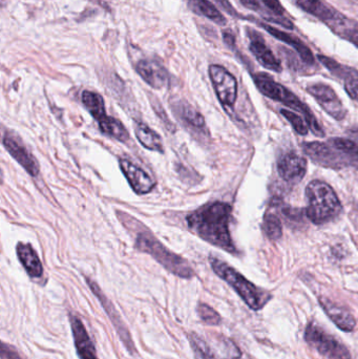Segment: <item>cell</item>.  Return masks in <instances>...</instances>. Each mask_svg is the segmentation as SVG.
<instances>
[{"instance_id": "15", "label": "cell", "mask_w": 358, "mask_h": 359, "mask_svg": "<svg viewBox=\"0 0 358 359\" xmlns=\"http://www.w3.org/2000/svg\"><path fill=\"white\" fill-rule=\"evenodd\" d=\"M247 36L249 38V48L252 50L256 60L265 67L270 71L281 73V62L277 60V57L273 54V50L265 43L262 36L252 29H247Z\"/></svg>"}, {"instance_id": "31", "label": "cell", "mask_w": 358, "mask_h": 359, "mask_svg": "<svg viewBox=\"0 0 358 359\" xmlns=\"http://www.w3.org/2000/svg\"><path fill=\"white\" fill-rule=\"evenodd\" d=\"M281 114L282 116H284V117L289 121L294 130H296L298 135L306 136V135L308 134V124H307V122H305V120L303 119L301 116L296 115V113L288 111V109H281Z\"/></svg>"}, {"instance_id": "8", "label": "cell", "mask_w": 358, "mask_h": 359, "mask_svg": "<svg viewBox=\"0 0 358 359\" xmlns=\"http://www.w3.org/2000/svg\"><path fill=\"white\" fill-rule=\"evenodd\" d=\"M209 76L221 104L229 114H233L237 97V82L235 76L218 65H210Z\"/></svg>"}, {"instance_id": "27", "label": "cell", "mask_w": 358, "mask_h": 359, "mask_svg": "<svg viewBox=\"0 0 358 359\" xmlns=\"http://www.w3.org/2000/svg\"><path fill=\"white\" fill-rule=\"evenodd\" d=\"M263 227H264L267 238H270L271 241L280 240L283 236L281 219L273 213H266L265 215Z\"/></svg>"}, {"instance_id": "19", "label": "cell", "mask_w": 358, "mask_h": 359, "mask_svg": "<svg viewBox=\"0 0 358 359\" xmlns=\"http://www.w3.org/2000/svg\"><path fill=\"white\" fill-rule=\"evenodd\" d=\"M319 304L328 318L338 326V328L344 332H352L354 330L357 320L348 309L325 297L319 299Z\"/></svg>"}, {"instance_id": "12", "label": "cell", "mask_w": 358, "mask_h": 359, "mask_svg": "<svg viewBox=\"0 0 358 359\" xmlns=\"http://www.w3.org/2000/svg\"><path fill=\"white\" fill-rule=\"evenodd\" d=\"M2 144H4V149L11 154V156L25 168V172L29 176H38L40 166L37 159L32 155L31 151L15 135L6 132L2 139Z\"/></svg>"}, {"instance_id": "6", "label": "cell", "mask_w": 358, "mask_h": 359, "mask_svg": "<svg viewBox=\"0 0 358 359\" xmlns=\"http://www.w3.org/2000/svg\"><path fill=\"white\" fill-rule=\"evenodd\" d=\"M139 224V223H138ZM144 226L137 231L136 248L144 253H149L160 265L167 271L181 278H191L195 276L191 266L184 257L172 252L149 230H143Z\"/></svg>"}, {"instance_id": "13", "label": "cell", "mask_w": 358, "mask_h": 359, "mask_svg": "<svg viewBox=\"0 0 358 359\" xmlns=\"http://www.w3.org/2000/svg\"><path fill=\"white\" fill-rule=\"evenodd\" d=\"M296 4L305 12L323 21L332 31L338 29L347 18L345 15L328 6L323 0H296Z\"/></svg>"}, {"instance_id": "4", "label": "cell", "mask_w": 358, "mask_h": 359, "mask_svg": "<svg viewBox=\"0 0 358 359\" xmlns=\"http://www.w3.org/2000/svg\"><path fill=\"white\" fill-rule=\"evenodd\" d=\"M209 262L214 273L233 287L250 309L259 311L270 301L271 295L268 292L252 284L228 264L214 257H209Z\"/></svg>"}, {"instance_id": "30", "label": "cell", "mask_w": 358, "mask_h": 359, "mask_svg": "<svg viewBox=\"0 0 358 359\" xmlns=\"http://www.w3.org/2000/svg\"><path fill=\"white\" fill-rule=\"evenodd\" d=\"M198 314L200 318L205 323L206 325L209 326H219L222 323L220 314L206 304H199L197 308Z\"/></svg>"}, {"instance_id": "2", "label": "cell", "mask_w": 358, "mask_h": 359, "mask_svg": "<svg viewBox=\"0 0 358 359\" xmlns=\"http://www.w3.org/2000/svg\"><path fill=\"white\" fill-rule=\"evenodd\" d=\"M305 154L317 165L332 170L358 168V145L346 138H332L327 142L303 143Z\"/></svg>"}, {"instance_id": "37", "label": "cell", "mask_w": 358, "mask_h": 359, "mask_svg": "<svg viewBox=\"0 0 358 359\" xmlns=\"http://www.w3.org/2000/svg\"><path fill=\"white\" fill-rule=\"evenodd\" d=\"M223 38H224L225 43H226L227 46H230V48H233V46H235V35L233 34V32H223Z\"/></svg>"}, {"instance_id": "36", "label": "cell", "mask_w": 358, "mask_h": 359, "mask_svg": "<svg viewBox=\"0 0 358 359\" xmlns=\"http://www.w3.org/2000/svg\"><path fill=\"white\" fill-rule=\"evenodd\" d=\"M214 1H216V4H220V6H222V8H224L227 13H229L231 16L240 17V15L237 14V11H235V8H233V6L229 4L228 0H214Z\"/></svg>"}, {"instance_id": "10", "label": "cell", "mask_w": 358, "mask_h": 359, "mask_svg": "<svg viewBox=\"0 0 358 359\" xmlns=\"http://www.w3.org/2000/svg\"><path fill=\"white\" fill-rule=\"evenodd\" d=\"M307 92L317 100L322 109L334 119L342 121L346 118L347 109L331 86L325 83H315L309 86Z\"/></svg>"}, {"instance_id": "1", "label": "cell", "mask_w": 358, "mask_h": 359, "mask_svg": "<svg viewBox=\"0 0 358 359\" xmlns=\"http://www.w3.org/2000/svg\"><path fill=\"white\" fill-rule=\"evenodd\" d=\"M231 211L228 203H209L187 215V226L205 242L235 255L237 251L229 231Z\"/></svg>"}, {"instance_id": "16", "label": "cell", "mask_w": 358, "mask_h": 359, "mask_svg": "<svg viewBox=\"0 0 358 359\" xmlns=\"http://www.w3.org/2000/svg\"><path fill=\"white\" fill-rule=\"evenodd\" d=\"M277 172L284 181L296 183L302 181L307 172V161L296 153H287L280 158Z\"/></svg>"}, {"instance_id": "26", "label": "cell", "mask_w": 358, "mask_h": 359, "mask_svg": "<svg viewBox=\"0 0 358 359\" xmlns=\"http://www.w3.org/2000/svg\"><path fill=\"white\" fill-rule=\"evenodd\" d=\"M81 100L88 113L92 116V118L97 122L100 121L102 118L106 116L104 99L98 93L92 92V90H84L82 93Z\"/></svg>"}, {"instance_id": "35", "label": "cell", "mask_w": 358, "mask_h": 359, "mask_svg": "<svg viewBox=\"0 0 358 359\" xmlns=\"http://www.w3.org/2000/svg\"><path fill=\"white\" fill-rule=\"evenodd\" d=\"M153 109H155L158 117H159L160 119L162 120V122L165 124L166 128H167V130H172V132H174V126L172 123V122H170V118L166 116L165 111L162 109L161 105L158 104V107H155V105H153Z\"/></svg>"}, {"instance_id": "32", "label": "cell", "mask_w": 358, "mask_h": 359, "mask_svg": "<svg viewBox=\"0 0 358 359\" xmlns=\"http://www.w3.org/2000/svg\"><path fill=\"white\" fill-rule=\"evenodd\" d=\"M345 90L351 99L358 101V72L355 69L345 79Z\"/></svg>"}, {"instance_id": "18", "label": "cell", "mask_w": 358, "mask_h": 359, "mask_svg": "<svg viewBox=\"0 0 358 359\" xmlns=\"http://www.w3.org/2000/svg\"><path fill=\"white\" fill-rule=\"evenodd\" d=\"M137 73L151 88H164L168 83V73L159 62L151 59L139 61L136 65Z\"/></svg>"}, {"instance_id": "22", "label": "cell", "mask_w": 358, "mask_h": 359, "mask_svg": "<svg viewBox=\"0 0 358 359\" xmlns=\"http://www.w3.org/2000/svg\"><path fill=\"white\" fill-rule=\"evenodd\" d=\"M135 134H136L139 142L145 149L149 151H157V153H163V142H162L161 137L146 124L137 121L135 123Z\"/></svg>"}, {"instance_id": "24", "label": "cell", "mask_w": 358, "mask_h": 359, "mask_svg": "<svg viewBox=\"0 0 358 359\" xmlns=\"http://www.w3.org/2000/svg\"><path fill=\"white\" fill-rule=\"evenodd\" d=\"M98 124L101 132L106 136L123 143L130 140V134L120 120L111 117V116H105L100 121H98Z\"/></svg>"}, {"instance_id": "23", "label": "cell", "mask_w": 358, "mask_h": 359, "mask_svg": "<svg viewBox=\"0 0 358 359\" xmlns=\"http://www.w3.org/2000/svg\"><path fill=\"white\" fill-rule=\"evenodd\" d=\"M174 111L181 122H183L187 128L195 130H202L205 128V119L203 116L189 103L184 101L179 102Z\"/></svg>"}, {"instance_id": "25", "label": "cell", "mask_w": 358, "mask_h": 359, "mask_svg": "<svg viewBox=\"0 0 358 359\" xmlns=\"http://www.w3.org/2000/svg\"><path fill=\"white\" fill-rule=\"evenodd\" d=\"M188 4L195 14L206 17L216 25H226L227 19L209 0H188Z\"/></svg>"}, {"instance_id": "5", "label": "cell", "mask_w": 358, "mask_h": 359, "mask_svg": "<svg viewBox=\"0 0 358 359\" xmlns=\"http://www.w3.org/2000/svg\"><path fill=\"white\" fill-rule=\"evenodd\" d=\"M254 79L259 90L263 95L273 99V100L277 101V102L283 103L286 107L302 114L305 120H306L307 124H308L309 130H311V132L315 136L321 137V138L325 136V132L319 126L317 118L312 114V111L309 109L308 105L305 104L300 98H298L291 90L275 82L268 74H256V75H254Z\"/></svg>"}, {"instance_id": "28", "label": "cell", "mask_w": 358, "mask_h": 359, "mask_svg": "<svg viewBox=\"0 0 358 359\" xmlns=\"http://www.w3.org/2000/svg\"><path fill=\"white\" fill-rule=\"evenodd\" d=\"M333 32L358 48V22L357 21L346 18V20Z\"/></svg>"}, {"instance_id": "14", "label": "cell", "mask_w": 358, "mask_h": 359, "mask_svg": "<svg viewBox=\"0 0 358 359\" xmlns=\"http://www.w3.org/2000/svg\"><path fill=\"white\" fill-rule=\"evenodd\" d=\"M119 164L124 177L137 194L143 196L153 189L156 186L155 180L151 178L142 168H139L125 158H120Z\"/></svg>"}, {"instance_id": "21", "label": "cell", "mask_w": 358, "mask_h": 359, "mask_svg": "<svg viewBox=\"0 0 358 359\" xmlns=\"http://www.w3.org/2000/svg\"><path fill=\"white\" fill-rule=\"evenodd\" d=\"M17 257L27 273L31 278H39L43 274V267L33 247L25 243H18L16 247Z\"/></svg>"}, {"instance_id": "20", "label": "cell", "mask_w": 358, "mask_h": 359, "mask_svg": "<svg viewBox=\"0 0 358 359\" xmlns=\"http://www.w3.org/2000/svg\"><path fill=\"white\" fill-rule=\"evenodd\" d=\"M261 25H262L271 36L277 38V39L281 40V41L285 42L288 46H292V48L296 50V53L300 55L301 59H302L305 63L309 65H315V56H313L310 48H309L304 42L301 41L298 38L294 37V36L290 35V34L286 33V32L281 31V29H277V27H271V25H265V23H261Z\"/></svg>"}, {"instance_id": "34", "label": "cell", "mask_w": 358, "mask_h": 359, "mask_svg": "<svg viewBox=\"0 0 358 359\" xmlns=\"http://www.w3.org/2000/svg\"><path fill=\"white\" fill-rule=\"evenodd\" d=\"M262 1L263 4H264L269 10L273 11L277 17H284L285 10H284L283 6H282L279 0H262Z\"/></svg>"}, {"instance_id": "3", "label": "cell", "mask_w": 358, "mask_h": 359, "mask_svg": "<svg viewBox=\"0 0 358 359\" xmlns=\"http://www.w3.org/2000/svg\"><path fill=\"white\" fill-rule=\"evenodd\" d=\"M307 217L317 225L328 223L342 212V203L333 188L319 180H313L306 188Z\"/></svg>"}, {"instance_id": "33", "label": "cell", "mask_w": 358, "mask_h": 359, "mask_svg": "<svg viewBox=\"0 0 358 359\" xmlns=\"http://www.w3.org/2000/svg\"><path fill=\"white\" fill-rule=\"evenodd\" d=\"M1 358L2 359H23L16 349L8 344L4 343L1 345Z\"/></svg>"}, {"instance_id": "29", "label": "cell", "mask_w": 358, "mask_h": 359, "mask_svg": "<svg viewBox=\"0 0 358 359\" xmlns=\"http://www.w3.org/2000/svg\"><path fill=\"white\" fill-rule=\"evenodd\" d=\"M317 58L336 77L342 78V79L345 80L352 73L353 69L340 65L338 61L333 60V59L329 58V57L319 55Z\"/></svg>"}, {"instance_id": "7", "label": "cell", "mask_w": 358, "mask_h": 359, "mask_svg": "<svg viewBox=\"0 0 358 359\" xmlns=\"http://www.w3.org/2000/svg\"><path fill=\"white\" fill-rule=\"evenodd\" d=\"M305 341L327 359H352L343 344L315 323L307 325Z\"/></svg>"}, {"instance_id": "38", "label": "cell", "mask_w": 358, "mask_h": 359, "mask_svg": "<svg viewBox=\"0 0 358 359\" xmlns=\"http://www.w3.org/2000/svg\"><path fill=\"white\" fill-rule=\"evenodd\" d=\"M240 1L244 6L250 8V10H260V4H259L258 0H240Z\"/></svg>"}, {"instance_id": "11", "label": "cell", "mask_w": 358, "mask_h": 359, "mask_svg": "<svg viewBox=\"0 0 358 359\" xmlns=\"http://www.w3.org/2000/svg\"><path fill=\"white\" fill-rule=\"evenodd\" d=\"M86 282H88V287H90L92 292L94 293V294L96 295L97 299L100 301V304L102 305L103 309L105 310L107 316H109V320H111V324L113 325L116 330H117L118 335H119L122 343L124 344V346H125L126 349L130 351V353H134V352L136 351V349H135L132 337H130V331H128V327L125 326L123 320H122L121 316H120V314L118 313L117 310L113 307L111 302L105 297L104 293H103L102 290L99 288V286L96 283L88 280V278H86Z\"/></svg>"}, {"instance_id": "17", "label": "cell", "mask_w": 358, "mask_h": 359, "mask_svg": "<svg viewBox=\"0 0 358 359\" xmlns=\"http://www.w3.org/2000/svg\"><path fill=\"white\" fill-rule=\"evenodd\" d=\"M69 322H71L74 345H75L78 358L80 359H98L96 348H95L82 320L78 316H71Z\"/></svg>"}, {"instance_id": "9", "label": "cell", "mask_w": 358, "mask_h": 359, "mask_svg": "<svg viewBox=\"0 0 358 359\" xmlns=\"http://www.w3.org/2000/svg\"><path fill=\"white\" fill-rule=\"evenodd\" d=\"M191 348L195 359H237L241 358V352L235 344L229 339H222L219 345H210L209 341L198 334L189 335Z\"/></svg>"}]
</instances>
